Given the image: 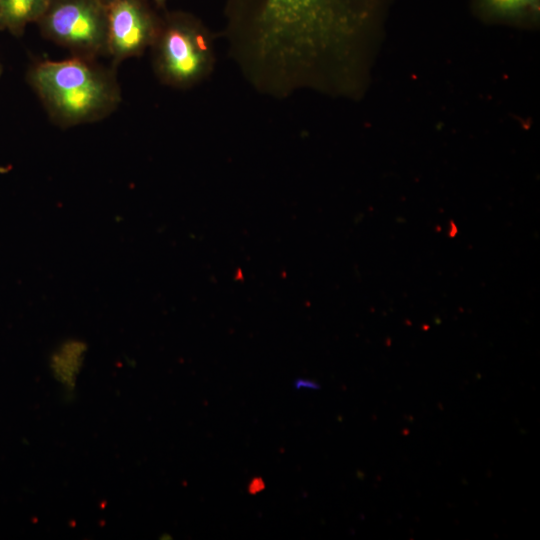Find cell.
<instances>
[{
	"label": "cell",
	"instance_id": "52a82bcc",
	"mask_svg": "<svg viewBox=\"0 0 540 540\" xmlns=\"http://www.w3.org/2000/svg\"><path fill=\"white\" fill-rule=\"evenodd\" d=\"M50 0H0L4 29L21 36L30 23H36Z\"/></svg>",
	"mask_w": 540,
	"mask_h": 540
},
{
	"label": "cell",
	"instance_id": "277c9868",
	"mask_svg": "<svg viewBox=\"0 0 540 540\" xmlns=\"http://www.w3.org/2000/svg\"><path fill=\"white\" fill-rule=\"evenodd\" d=\"M36 23L43 37L72 56L107 55L108 7L103 0H50Z\"/></svg>",
	"mask_w": 540,
	"mask_h": 540
},
{
	"label": "cell",
	"instance_id": "8992f818",
	"mask_svg": "<svg viewBox=\"0 0 540 540\" xmlns=\"http://www.w3.org/2000/svg\"><path fill=\"white\" fill-rule=\"evenodd\" d=\"M473 14L485 23L520 28L539 25L540 0H471Z\"/></svg>",
	"mask_w": 540,
	"mask_h": 540
},
{
	"label": "cell",
	"instance_id": "3957f363",
	"mask_svg": "<svg viewBox=\"0 0 540 540\" xmlns=\"http://www.w3.org/2000/svg\"><path fill=\"white\" fill-rule=\"evenodd\" d=\"M151 48L157 77L175 88H189L199 83L214 66L211 33L187 12H166Z\"/></svg>",
	"mask_w": 540,
	"mask_h": 540
},
{
	"label": "cell",
	"instance_id": "30bf717a",
	"mask_svg": "<svg viewBox=\"0 0 540 540\" xmlns=\"http://www.w3.org/2000/svg\"><path fill=\"white\" fill-rule=\"evenodd\" d=\"M103 1L108 4L109 2H111L113 0H103Z\"/></svg>",
	"mask_w": 540,
	"mask_h": 540
},
{
	"label": "cell",
	"instance_id": "8fae6325",
	"mask_svg": "<svg viewBox=\"0 0 540 540\" xmlns=\"http://www.w3.org/2000/svg\"><path fill=\"white\" fill-rule=\"evenodd\" d=\"M1 73H2V66H1V64H0V76H1Z\"/></svg>",
	"mask_w": 540,
	"mask_h": 540
},
{
	"label": "cell",
	"instance_id": "6da1fadb",
	"mask_svg": "<svg viewBox=\"0 0 540 540\" xmlns=\"http://www.w3.org/2000/svg\"><path fill=\"white\" fill-rule=\"evenodd\" d=\"M394 0H226L229 52L260 92L355 99L369 85Z\"/></svg>",
	"mask_w": 540,
	"mask_h": 540
},
{
	"label": "cell",
	"instance_id": "9c48e42d",
	"mask_svg": "<svg viewBox=\"0 0 540 540\" xmlns=\"http://www.w3.org/2000/svg\"><path fill=\"white\" fill-rule=\"evenodd\" d=\"M0 30H4L2 16H1V9H0Z\"/></svg>",
	"mask_w": 540,
	"mask_h": 540
},
{
	"label": "cell",
	"instance_id": "5b68a950",
	"mask_svg": "<svg viewBox=\"0 0 540 540\" xmlns=\"http://www.w3.org/2000/svg\"><path fill=\"white\" fill-rule=\"evenodd\" d=\"M108 7L107 55L113 66L141 56L152 46L160 26L147 0H113Z\"/></svg>",
	"mask_w": 540,
	"mask_h": 540
},
{
	"label": "cell",
	"instance_id": "7a4b0ae2",
	"mask_svg": "<svg viewBox=\"0 0 540 540\" xmlns=\"http://www.w3.org/2000/svg\"><path fill=\"white\" fill-rule=\"evenodd\" d=\"M96 60L71 56L36 61L29 67L27 82L58 126L94 123L119 106L122 95L115 67H105Z\"/></svg>",
	"mask_w": 540,
	"mask_h": 540
},
{
	"label": "cell",
	"instance_id": "ba28073f",
	"mask_svg": "<svg viewBox=\"0 0 540 540\" xmlns=\"http://www.w3.org/2000/svg\"><path fill=\"white\" fill-rule=\"evenodd\" d=\"M158 7H164L167 0H152Z\"/></svg>",
	"mask_w": 540,
	"mask_h": 540
}]
</instances>
